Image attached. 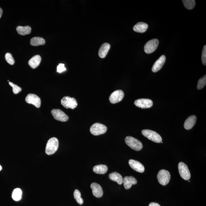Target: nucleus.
<instances>
[{
	"label": "nucleus",
	"instance_id": "obj_35",
	"mask_svg": "<svg viewBox=\"0 0 206 206\" xmlns=\"http://www.w3.org/2000/svg\"><path fill=\"white\" fill-rule=\"evenodd\" d=\"M2 169V167L0 165V171H1Z\"/></svg>",
	"mask_w": 206,
	"mask_h": 206
},
{
	"label": "nucleus",
	"instance_id": "obj_33",
	"mask_svg": "<svg viewBox=\"0 0 206 206\" xmlns=\"http://www.w3.org/2000/svg\"><path fill=\"white\" fill-rule=\"evenodd\" d=\"M149 206H160V205L157 203L152 202L149 204Z\"/></svg>",
	"mask_w": 206,
	"mask_h": 206
},
{
	"label": "nucleus",
	"instance_id": "obj_6",
	"mask_svg": "<svg viewBox=\"0 0 206 206\" xmlns=\"http://www.w3.org/2000/svg\"><path fill=\"white\" fill-rule=\"evenodd\" d=\"M61 104L64 108L74 109L77 106L78 103L76 99L69 96H65L61 100Z\"/></svg>",
	"mask_w": 206,
	"mask_h": 206
},
{
	"label": "nucleus",
	"instance_id": "obj_11",
	"mask_svg": "<svg viewBox=\"0 0 206 206\" xmlns=\"http://www.w3.org/2000/svg\"><path fill=\"white\" fill-rule=\"evenodd\" d=\"M27 103L33 105L37 108H40L41 105V100L39 97L35 94H28L25 98Z\"/></svg>",
	"mask_w": 206,
	"mask_h": 206
},
{
	"label": "nucleus",
	"instance_id": "obj_22",
	"mask_svg": "<svg viewBox=\"0 0 206 206\" xmlns=\"http://www.w3.org/2000/svg\"><path fill=\"white\" fill-rule=\"evenodd\" d=\"M16 30L17 32L20 35L25 36L30 34L31 28L29 26H18L17 27Z\"/></svg>",
	"mask_w": 206,
	"mask_h": 206
},
{
	"label": "nucleus",
	"instance_id": "obj_36",
	"mask_svg": "<svg viewBox=\"0 0 206 206\" xmlns=\"http://www.w3.org/2000/svg\"><path fill=\"white\" fill-rule=\"evenodd\" d=\"M188 182H190V181H188Z\"/></svg>",
	"mask_w": 206,
	"mask_h": 206
},
{
	"label": "nucleus",
	"instance_id": "obj_20",
	"mask_svg": "<svg viewBox=\"0 0 206 206\" xmlns=\"http://www.w3.org/2000/svg\"><path fill=\"white\" fill-rule=\"evenodd\" d=\"M148 28V25L147 23L140 22L135 25L133 27V30L136 32L144 33L147 31Z\"/></svg>",
	"mask_w": 206,
	"mask_h": 206
},
{
	"label": "nucleus",
	"instance_id": "obj_12",
	"mask_svg": "<svg viewBox=\"0 0 206 206\" xmlns=\"http://www.w3.org/2000/svg\"><path fill=\"white\" fill-rule=\"evenodd\" d=\"M134 103L138 107L144 109L150 108L153 106V102L149 99H141L135 100Z\"/></svg>",
	"mask_w": 206,
	"mask_h": 206
},
{
	"label": "nucleus",
	"instance_id": "obj_29",
	"mask_svg": "<svg viewBox=\"0 0 206 206\" xmlns=\"http://www.w3.org/2000/svg\"><path fill=\"white\" fill-rule=\"evenodd\" d=\"M5 58L6 61L11 65H13L15 64V60L12 55L10 53H6Z\"/></svg>",
	"mask_w": 206,
	"mask_h": 206
},
{
	"label": "nucleus",
	"instance_id": "obj_28",
	"mask_svg": "<svg viewBox=\"0 0 206 206\" xmlns=\"http://www.w3.org/2000/svg\"><path fill=\"white\" fill-rule=\"evenodd\" d=\"M206 84V75L201 78L198 82L197 88L198 90H200L205 87Z\"/></svg>",
	"mask_w": 206,
	"mask_h": 206
},
{
	"label": "nucleus",
	"instance_id": "obj_7",
	"mask_svg": "<svg viewBox=\"0 0 206 206\" xmlns=\"http://www.w3.org/2000/svg\"><path fill=\"white\" fill-rule=\"evenodd\" d=\"M178 168L181 177L185 180H189L191 178V174L187 165L182 162H181L179 163Z\"/></svg>",
	"mask_w": 206,
	"mask_h": 206
},
{
	"label": "nucleus",
	"instance_id": "obj_5",
	"mask_svg": "<svg viewBox=\"0 0 206 206\" xmlns=\"http://www.w3.org/2000/svg\"><path fill=\"white\" fill-rule=\"evenodd\" d=\"M90 130L92 134L94 136H98L106 133L107 127L103 124L95 123L91 127Z\"/></svg>",
	"mask_w": 206,
	"mask_h": 206
},
{
	"label": "nucleus",
	"instance_id": "obj_2",
	"mask_svg": "<svg viewBox=\"0 0 206 206\" xmlns=\"http://www.w3.org/2000/svg\"><path fill=\"white\" fill-rule=\"evenodd\" d=\"M126 144L130 148L136 151H139L142 149V143L138 139L131 136H127L125 139Z\"/></svg>",
	"mask_w": 206,
	"mask_h": 206
},
{
	"label": "nucleus",
	"instance_id": "obj_4",
	"mask_svg": "<svg viewBox=\"0 0 206 206\" xmlns=\"http://www.w3.org/2000/svg\"><path fill=\"white\" fill-rule=\"evenodd\" d=\"M170 178V174L169 171L166 170H161L157 174V179L159 183L164 186L169 183Z\"/></svg>",
	"mask_w": 206,
	"mask_h": 206
},
{
	"label": "nucleus",
	"instance_id": "obj_23",
	"mask_svg": "<svg viewBox=\"0 0 206 206\" xmlns=\"http://www.w3.org/2000/svg\"><path fill=\"white\" fill-rule=\"evenodd\" d=\"M93 171L95 173L98 174H104L108 170V167L106 165H97L94 166Z\"/></svg>",
	"mask_w": 206,
	"mask_h": 206
},
{
	"label": "nucleus",
	"instance_id": "obj_31",
	"mask_svg": "<svg viewBox=\"0 0 206 206\" xmlns=\"http://www.w3.org/2000/svg\"><path fill=\"white\" fill-rule=\"evenodd\" d=\"M202 60L204 65H206V45L204 47L202 55Z\"/></svg>",
	"mask_w": 206,
	"mask_h": 206
},
{
	"label": "nucleus",
	"instance_id": "obj_21",
	"mask_svg": "<svg viewBox=\"0 0 206 206\" xmlns=\"http://www.w3.org/2000/svg\"><path fill=\"white\" fill-rule=\"evenodd\" d=\"M109 177L111 180L117 182L119 185L123 183V179L122 176L119 173L116 172L111 173L109 174Z\"/></svg>",
	"mask_w": 206,
	"mask_h": 206
},
{
	"label": "nucleus",
	"instance_id": "obj_24",
	"mask_svg": "<svg viewBox=\"0 0 206 206\" xmlns=\"http://www.w3.org/2000/svg\"><path fill=\"white\" fill-rule=\"evenodd\" d=\"M45 39L42 37H36L31 39L30 44L34 46L45 45Z\"/></svg>",
	"mask_w": 206,
	"mask_h": 206
},
{
	"label": "nucleus",
	"instance_id": "obj_32",
	"mask_svg": "<svg viewBox=\"0 0 206 206\" xmlns=\"http://www.w3.org/2000/svg\"><path fill=\"white\" fill-rule=\"evenodd\" d=\"M66 70V68L64 67V64H60L57 67V72L58 73H61L62 72L65 71Z\"/></svg>",
	"mask_w": 206,
	"mask_h": 206
},
{
	"label": "nucleus",
	"instance_id": "obj_19",
	"mask_svg": "<svg viewBox=\"0 0 206 206\" xmlns=\"http://www.w3.org/2000/svg\"><path fill=\"white\" fill-rule=\"evenodd\" d=\"M41 61V58L39 55L34 56L30 59L28 62V64L31 68L33 69H35L37 68L40 64Z\"/></svg>",
	"mask_w": 206,
	"mask_h": 206
},
{
	"label": "nucleus",
	"instance_id": "obj_9",
	"mask_svg": "<svg viewBox=\"0 0 206 206\" xmlns=\"http://www.w3.org/2000/svg\"><path fill=\"white\" fill-rule=\"evenodd\" d=\"M51 112L53 118L56 120L66 122L68 120V116L61 110L53 109Z\"/></svg>",
	"mask_w": 206,
	"mask_h": 206
},
{
	"label": "nucleus",
	"instance_id": "obj_27",
	"mask_svg": "<svg viewBox=\"0 0 206 206\" xmlns=\"http://www.w3.org/2000/svg\"><path fill=\"white\" fill-rule=\"evenodd\" d=\"M73 194L74 197L77 202L80 205H82L84 201L82 198L81 197V193L80 191L77 189H76L74 192Z\"/></svg>",
	"mask_w": 206,
	"mask_h": 206
},
{
	"label": "nucleus",
	"instance_id": "obj_17",
	"mask_svg": "<svg viewBox=\"0 0 206 206\" xmlns=\"http://www.w3.org/2000/svg\"><path fill=\"white\" fill-rule=\"evenodd\" d=\"M196 117L192 115L188 118L184 123V128L186 130H190L193 128L196 123Z\"/></svg>",
	"mask_w": 206,
	"mask_h": 206
},
{
	"label": "nucleus",
	"instance_id": "obj_8",
	"mask_svg": "<svg viewBox=\"0 0 206 206\" xmlns=\"http://www.w3.org/2000/svg\"><path fill=\"white\" fill-rule=\"evenodd\" d=\"M159 41L157 39H153L147 42L144 46V51L147 54L153 53L158 48Z\"/></svg>",
	"mask_w": 206,
	"mask_h": 206
},
{
	"label": "nucleus",
	"instance_id": "obj_34",
	"mask_svg": "<svg viewBox=\"0 0 206 206\" xmlns=\"http://www.w3.org/2000/svg\"><path fill=\"white\" fill-rule=\"evenodd\" d=\"M2 13H3V11L2 9L1 8H0V18H1L2 15Z\"/></svg>",
	"mask_w": 206,
	"mask_h": 206
},
{
	"label": "nucleus",
	"instance_id": "obj_14",
	"mask_svg": "<svg viewBox=\"0 0 206 206\" xmlns=\"http://www.w3.org/2000/svg\"><path fill=\"white\" fill-rule=\"evenodd\" d=\"M166 61V56L162 55L156 61L152 67V71L154 73L158 72L162 68Z\"/></svg>",
	"mask_w": 206,
	"mask_h": 206
},
{
	"label": "nucleus",
	"instance_id": "obj_18",
	"mask_svg": "<svg viewBox=\"0 0 206 206\" xmlns=\"http://www.w3.org/2000/svg\"><path fill=\"white\" fill-rule=\"evenodd\" d=\"M111 48V45L107 43L103 44L100 47L99 51V55L100 58L103 59L105 57Z\"/></svg>",
	"mask_w": 206,
	"mask_h": 206
},
{
	"label": "nucleus",
	"instance_id": "obj_1",
	"mask_svg": "<svg viewBox=\"0 0 206 206\" xmlns=\"http://www.w3.org/2000/svg\"><path fill=\"white\" fill-rule=\"evenodd\" d=\"M59 142L57 138H52L49 140L45 148V153L48 155L54 154L57 150Z\"/></svg>",
	"mask_w": 206,
	"mask_h": 206
},
{
	"label": "nucleus",
	"instance_id": "obj_3",
	"mask_svg": "<svg viewBox=\"0 0 206 206\" xmlns=\"http://www.w3.org/2000/svg\"><path fill=\"white\" fill-rule=\"evenodd\" d=\"M142 133L145 137L154 142L159 143L161 142L162 141L160 135L153 130H142Z\"/></svg>",
	"mask_w": 206,
	"mask_h": 206
},
{
	"label": "nucleus",
	"instance_id": "obj_15",
	"mask_svg": "<svg viewBox=\"0 0 206 206\" xmlns=\"http://www.w3.org/2000/svg\"><path fill=\"white\" fill-rule=\"evenodd\" d=\"M91 188L92 190V193L96 197L100 198L103 196V188L98 184L93 182L91 184Z\"/></svg>",
	"mask_w": 206,
	"mask_h": 206
},
{
	"label": "nucleus",
	"instance_id": "obj_10",
	"mask_svg": "<svg viewBox=\"0 0 206 206\" xmlns=\"http://www.w3.org/2000/svg\"><path fill=\"white\" fill-rule=\"evenodd\" d=\"M124 97V93L122 90L115 91L111 94L109 97V100L111 103L115 104L122 101Z\"/></svg>",
	"mask_w": 206,
	"mask_h": 206
},
{
	"label": "nucleus",
	"instance_id": "obj_16",
	"mask_svg": "<svg viewBox=\"0 0 206 206\" xmlns=\"http://www.w3.org/2000/svg\"><path fill=\"white\" fill-rule=\"evenodd\" d=\"M123 183L125 189H128L131 188L132 185L137 183V181L132 176L125 177L123 179Z\"/></svg>",
	"mask_w": 206,
	"mask_h": 206
},
{
	"label": "nucleus",
	"instance_id": "obj_13",
	"mask_svg": "<svg viewBox=\"0 0 206 206\" xmlns=\"http://www.w3.org/2000/svg\"><path fill=\"white\" fill-rule=\"evenodd\" d=\"M129 164L130 167L137 172L142 173L144 171V165L139 161L131 159L129 160Z\"/></svg>",
	"mask_w": 206,
	"mask_h": 206
},
{
	"label": "nucleus",
	"instance_id": "obj_25",
	"mask_svg": "<svg viewBox=\"0 0 206 206\" xmlns=\"http://www.w3.org/2000/svg\"><path fill=\"white\" fill-rule=\"evenodd\" d=\"M22 191L20 188H16L12 193V198L14 200L16 201H19L21 200L22 196Z\"/></svg>",
	"mask_w": 206,
	"mask_h": 206
},
{
	"label": "nucleus",
	"instance_id": "obj_26",
	"mask_svg": "<svg viewBox=\"0 0 206 206\" xmlns=\"http://www.w3.org/2000/svg\"><path fill=\"white\" fill-rule=\"evenodd\" d=\"M182 2L185 7L188 10L193 9L196 5V2L194 0H183Z\"/></svg>",
	"mask_w": 206,
	"mask_h": 206
},
{
	"label": "nucleus",
	"instance_id": "obj_30",
	"mask_svg": "<svg viewBox=\"0 0 206 206\" xmlns=\"http://www.w3.org/2000/svg\"><path fill=\"white\" fill-rule=\"evenodd\" d=\"M9 84L13 88V92L14 94H18V93L20 92L21 91V88L19 87L17 85L14 84L13 83L11 82H9Z\"/></svg>",
	"mask_w": 206,
	"mask_h": 206
}]
</instances>
